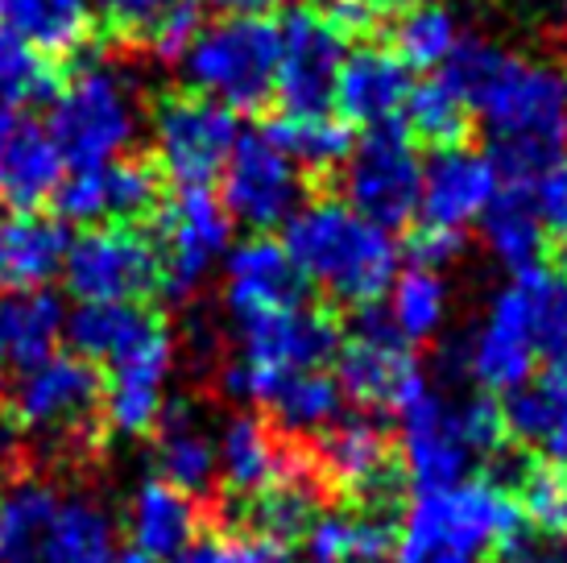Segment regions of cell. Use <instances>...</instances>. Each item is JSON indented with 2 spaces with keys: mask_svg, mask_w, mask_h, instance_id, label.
I'll return each mask as SVG.
<instances>
[{
  "mask_svg": "<svg viewBox=\"0 0 567 563\" xmlns=\"http://www.w3.org/2000/svg\"><path fill=\"white\" fill-rule=\"evenodd\" d=\"M443 83L488 129V162L505 187H535L567 157V75L547 63L488 47L481 38L456 42L443 63Z\"/></svg>",
  "mask_w": 567,
  "mask_h": 563,
  "instance_id": "obj_1",
  "label": "cell"
},
{
  "mask_svg": "<svg viewBox=\"0 0 567 563\" xmlns=\"http://www.w3.org/2000/svg\"><path fill=\"white\" fill-rule=\"evenodd\" d=\"M282 245L307 286L352 307L378 303L398 278L394 236L352 212L344 199L302 204L286 219Z\"/></svg>",
  "mask_w": 567,
  "mask_h": 563,
  "instance_id": "obj_2",
  "label": "cell"
},
{
  "mask_svg": "<svg viewBox=\"0 0 567 563\" xmlns=\"http://www.w3.org/2000/svg\"><path fill=\"white\" fill-rule=\"evenodd\" d=\"M4 407L54 464H83L104 443V377L80 352H54L21 369Z\"/></svg>",
  "mask_w": 567,
  "mask_h": 563,
  "instance_id": "obj_3",
  "label": "cell"
},
{
  "mask_svg": "<svg viewBox=\"0 0 567 563\" xmlns=\"http://www.w3.org/2000/svg\"><path fill=\"white\" fill-rule=\"evenodd\" d=\"M47 133L66 166L75 171L125 157L142 133L137 79L121 63H104V59L83 63L50 100Z\"/></svg>",
  "mask_w": 567,
  "mask_h": 563,
  "instance_id": "obj_4",
  "label": "cell"
},
{
  "mask_svg": "<svg viewBox=\"0 0 567 563\" xmlns=\"http://www.w3.org/2000/svg\"><path fill=\"white\" fill-rule=\"evenodd\" d=\"M278 54H282L278 21L261 13L224 17L190 38V47L183 50V71L190 92L233 112H252L274 95Z\"/></svg>",
  "mask_w": 567,
  "mask_h": 563,
  "instance_id": "obj_5",
  "label": "cell"
},
{
  "mask_svg": "<svg viewBox=\"0 0 567 563\" xmlns=\"http://www.w3.org/2000/svg\"><path fill=\"white\" fill-rule=\"evenodd\" d=\"M514 531H522V510L509 489H502L497 481H460V485L419 493L398 539L447 547L476 560L485 551L493 555Z\"/></svg>",
  "mask_w": 567,
  "mask_h": 563,
  "instance_id": "obj_6",
  "label": "cell"
},
{
  "mask_svg": "<svg viewBox=\"0 0 567 563\" xmlns=\"http://www.w3.org/2000/svg\"><path fill=\"white\" fill-rule=\"evenodd\" d=\"M63 278L80 303H142L162 290L158 245L137 224H95L66 245Z\"/></svg>",
  "mask_w": 567,
  "mask_h": 563,
  "instance_id": "obj_7",
  "label": "cell"
},
{
  "mask_svg": "<svg viewBox=\"0 0 567 563\" xmlns=\"http://www.w3.org/2000/svg\"><path fill=\"white\" fill-rule=\"evenodd\" d=\"M150 129H154V154H158L154 166L178 187H207L240 141L237 112L199 92L162 95L150 112Z\"/></svg>",
  "mask_w": 567,
  "mask_h": 563,
  "instance_id": "obj_8",
  "label": "cell"
},
{
  "mask_svg": "<svg viewBox=\"0 0 567 563\" xmlns=\"http://www.w3.org/2000/svg\"><path fill=\"white\" fill-rule=\"evenodd\" d=\"M419 199H423V166L410 145L406 125L390 121L369 129L344 162V204L373 219L378 228L394 233L419 216Z\"/></svg>",
  "mask_w": 567,
  "mask_h": 563,
  "instance_id": "obj_9",
  "label": "cell"
},
{
  "mask_svg": "<svg viewBox=\"0 0 567 563\" xmlns=\"http://www.w3.org/2000/svg\"><path fill=\"white\" fill-rule=\"evenodd\" d=\"M340 390L364 410H402L426 390L406 340L394 331L385 307L369 303L352 315V345L340 352Z\"/></svg>",
  "mask_w": 567,
  "mask_h": 563,
  "instance_id": "obj_10",
  "label": "cell"
},
{
  "mask_svg": "<svg viewBox=\"0 0 567 563\" xmlns=\"http://www.w3.org/2000/svg\"><path fill=\"white\" fill-rule=\"evenodd\" d=\"M154 219L162 224L154 240L162 257V290L171 298H190L207 282L212 266L228 257L233 216L224 212L220 195L207 187H183Z\"/></svg>",
  "mask_w": 567,
  "mask_h": 563,
  "instance_id": "obj_11",
  "label": "cell"
},
{
  "mask_svg": "<svg viewBox=\"0 0 567 563\" xmlns=\"http://www.w3.org/2000/svg\"><path fill=\"white\" fill-rule=\"evenodd\" d=\"M220 204L237 224L269 233L302 207V171L266 133H249L224 162Z\"/></svg>",
  "mask_w": 567,
  "mask_h": 563,
  "instance_id": "obj_12",
  "label": "cell"
},
{
  "mask_svg": "<svg viewBox=\"0 0 567 563\" xmlns=\"http://www.w3.org/2000/svg\"><path fill=\"white\" fill-rule=\"evenodd\" d=\"M278 33H282V54H278L274 95L282 100L286 116L331 112L336 79L344 63V33L331 25L328 13H316V9L286 13Z\"/></svg>",
  "mask_w": 567,
  "mask_h": 563,
  "instance_id": "obj_13",
  "label": "cell"
},
{
  "mask_svg": "<svg viewBox=\"0 0 567 563\" xmlns=\"http://www.w3.org/2000/svg\"><path fill=\"white\" fill-rule=\"evenodd\" d=\"M166 204L162 195V171L145 157H116L104 166L75 171L54 191L59 216L95 228V224H137L154 219Z\"/></svg>",
  "mask_w": 567,
  "mask_h": 563,
  "instance_id": "obj_14",
  "label": "cell"
},
{
  "mask_svg": "<svg viewBox=\"0 0 567 563\" xmlns=\"http://www.w3.org/2000/svg\"><path fill=\"white\" fill-rule=\"evenodd\" d=\"M311 460L323 489L352 498L357 510H390V498L402 485L390 436L369 419H336Z\"/></svg>",
  "mask_w": 567,
  "mask_h": 563,
  "instance_id": "obj_15",
  "label": "cell"
},
{
  "mask_svg": "<svg viewBox=\"0 0 567 563\" xmlns=\"http://www.w3.org/2000/svg\"><path fill=\"white\" fill-rule=\"evenodd\" d=\"M240 360L274 373H311L340 352V324L319 307H286L240 319Z\"/></svg>",
  "mask_w": 567,
  "mask_h": 563,
  "instance_id": "obj_16",
  "label": "cell"
},
{
  "mask_svg": "<svg viewBox=\"0 0 567 563\" xmlns=\"http://www.w3.org/2000/svg\"><path fill=\"white\" fill-rule=\"evenodd\" d=\"M171 369H174V336L162 324L128 357L109 365V381H104V427H112L116 436L125 439L150 436L162 407H166Z\"/></svg>",
  "mask_w": 567,
  "mask_h": 563,
  "instance_id": "obj_17",
  "label": "cell"
},
{
  "mask_svg": "<svg viewBox=\"0 0 567 563\" xmlns=\"http://www.w3.org/2000/svg\"><path fill=\"white\" fill-rule=\"evenodd\" d=\"M216 460H220V477L228 485V505L257 498L261 489L278 485L311 464V455H302L278 427H269L257 414H237L224 422Z\"/></svg>",
  "mask_w": 567,
  "mask_h": 563,
  "instance_id": "obj_18",
  "label": "cell"
},
{
  "mask_svg": "<svg viewBox=\"0 0 567 563\" xmlns=\"http://www.w3.org/2000/svg\"><path fill=\"white\" fill-rule=\"evenodd\" d=\"M398 414H402V464L419 493L460 485L473 464V452L460 439L456 407H447L440 393L423 390Z\"/></svg>",
  "mask_w": 567,
  "mask_h": 563,
  "instance_id": "obj_19",
  "label": "cell"
},
{
  "mask_svg": "<svg viewBox=\"0 0 567 563\" xmlns=\"http://www.w3.org/2000/svg\"><path fill=\"white\" fill-rule=\"evenodd\" d=\"M63 154L30 112L0 104V207L33 212L63 183Z\"/></svg>",
  "mask_w": 567,
  "mask_h": 563,
  "instance_id": "obj_20",
  "label": "cell"
},
{
  "mask_svg": "<svg viewBox=\"0 0 567 563\" xmlns=\"http://www.w3.org/2000/svg\"><path fill=\"white\" fill-rule=\"evenodd\" d=\"M497 191H502V174L488 162V154H476L468 145L435 150V157L423 166L419 212H423V224L464 233V224L485 216Z\"/></svg>",
  "mask_w": 567,
  "mask_h": 563,
  "instance_id": "obj_21",
  "label": "cell"
},
{
  "mask_svg": "<svg viewBox=\"0 0 567 563\" xmlns=\"http://www.w3.org/2000/svg\"><path fill=\"white\" fill-rule=\"evenodd\" d=\"M228 282H224V295H228V311L233 319H257V315H274L286 307H299L302 303V274L295 269L286 245H278L274 236L252 233L249 240H240L237 249H228Z\"/></svg>",
  "mask_w": 567,
  "mask_h": 563,
  "instance_id": "obj_22",
  "label": "cell"
},
{
  "mask_svg": "<svg viewBox=\"0 0 567 563\" xmlns=\"http://www.w3.org/2000/svg\"><path fill=\"white\" fill-rule=\"evenodd\" d=\"M410 66L398 59L394 50L381 47H361L344 54L340 63V79H336V109L348 125H390L398 121V112L406 109L410 95Z\"/></svg>",
  "mask_w": 567,
  "mask_h": 563,
  "instance_id": "obj_23",
  "label": "cell"
},
{
  "mask_svg": "<svg viewBox=\"0 0 567 563\" xmlns=\"http://www.w3.org/2000/svg\"><path fill=\"white\" fill-rule=\"evenodd\" d=\"M125 531L133 551L150 555L154 563L178 560L183 551L199 539L204 531V514H199V498H190L183 489H174L162 477H150L137 493L128 498Z\"/></svg>",
  "mask_w": 567,
  "mask_h": 563,
  "instance_id": "obj_24",
  "label": "cell"
},
{
  "mask_svg": "<svg viewBox=\"0 0 567 563\" xmlns=\"http://www.w3.org/2000/svg\"><path fill=\"white\" fill-rule=\"evenodd\" d=\"M150 436H154V469L162 481H171L174 489H183L190 498H204L216 489L220 460H216V443L204 431L195 402L166 398Z\"/></svg>",
  "mask_w": 567,
  "mask_h": 563,
  "instance_id": "obj_25",
  "label": "cell"
},
{
  "mask_svg": "<svg viewBox=\"0 0 567 563\" xmlns=\"http://www.w3.org/2000/svg\"><path fill=\"white\" fill-rule=\"evenodd\" d=\"M493 311L505 315L526 336L535 357H567V278L547 266L514 274V282L493 298Z\"/></svg>",
  "mask_w": 567,
  "mask_h": 563,
  "instance_id": "obj_26",
  "label": "cell"
},
{
  "mask_svg": "<svg viewBox=\"0 0 567 563\" xmlns=\"http://www.w3.org/2000/svg\"><path fill=\"white\" fill-rule=\"evenodd\" d=\"M95 13L112 38L158 59H183L199 33V0H95Z\"/></svg>",
  "mask_w": 567,
  "mask_h": 563,
  "instance_id": "obj_27",
  "label": "cell"
},
{
  "mask_svg": "<svg viewBox=\"0 0 567 563\" xmlns=\"http://www.w3.org/2000/svg\"><path fill=\"white\" fill-rule=\"evenodd\" d=\"M66 233L54 219L38 212H9L0 216V290L30 295L47 290L54 274H63Z\"/></svg>",
  "mask_w": 567,
  "mask_h": 563,
  "instance_id": "obj_28",
  "label": "cell"
},
{
  "mask_svg": "<svg viewBox=\"0 0 567 563\" xmlns=\"http://www.w3.org/2000/svg\"><path fill=\"white\" fill-rule=\"evenodd\" d=\"M0 30L21 38L42 59H71L95 33L92 0H4Z\"/></svg>",
  "mask_w": 567,
  "mask_h": 563,
  "instance_id": "obj_29",
  "label": "cell"
},
{
  "mask_svg": "<svg viewBox=\"0 0 567 563\" xmlns=\"http://www.w3.org/2000/svg\"><path fill=\"white\" fill-rule=\"evenodd\" d=\"M162 324L166 319L142 303H80V311L66 319V336H71V348L100 369L128 357Z\"/></svg>",
  "mask_w": 567,
  "mask_h": 563,
  "instance_id": "obj_30",
  "label": "cell"
},
{
  "mask_svg": "<svg viewBox=\"0 0 567 563\" xmlns=\"http://www.w3.org/2000/svg\"><path fill=\"white\" fill-rule=\"evenodd\" d=\"M0 493H4L0 498V563H42L59 505H63L59 485L25 472Z\"/></svg>",
  "mask_w": 567,
  "mask_h": 563,
  "instance_id": "obj_31",
  "label": "cell"
},
{
  "mask_svg": "<svg viewBox=\"0 0 567 563\" xmlns=\"http://www.w3.org/2000/svg\"><path fill=\"white\" fill-rule=\"evenodd\" d=\"M319 498H323V481H319L316 460H311L302 472L286 477L278 485L261 489L257 498L228 505V510H233V518L240 522V531L290 543V539H299V534L311 531V522L319 518Z\"/></svg>",
  "mask_w": 567,
  "mask_h": 563,
  "instance_id": "obj_32",
  "label": "cell"
},
{
  "mask_svg": "<svg viewBox=\"0 0 567 563\" xmlns=\"http://www.w3.org/2000/svg\"><path fill=\"white\" fill-rule=\"evenodd\" d=\"M398 547V522L390 510H336L319 514L307 531V563L385 560Z\"/></svg>",
  "mask_w": 567,
  "mask_h": 563,
  "instance_id": "obj_33",
  "label": "cell"
},
{
  "mask_svg": "<svg viewBox=\"0 0 567 563\" xmlns=\"http://www.w3.org/2000/svg\"><path fill=\"white\" fill-rule=\"evenodd\" d=\"M505 427L514 439L538 443L555 464H567V357L551 360L535 386H522L505 402Z\"/></svg>",
  "mask_w": 567,
  "mask_h": 563,
  "instance_id": "obj_34",
  "label": "cell"
},
{
  "mask_svg": "<svg viewBox=\"0 0 567 563\" xmlns=\"http://www.w3.org/2000/svg\"><path fill=\"white\" fill-rule=\"evenodd\" d=\"M485 240L493 257L509 266L514 274L530 266H543L547 253V228H543V212H538L535 187H505L485 212Z\"/></svg>",
  "mask_w": 567,
  "mask_h": 563,
  "instance_id": "obj_35",
  "label": "cell"
},
{
  "mask_svg": "<svg viewBox=\"0 0 567 563\" xmlns=\"http://www.w3.org/2000/svg\"><path fill=\"white\" fill-rule=\"evenodd\" d=\"M535 360L538 357L535 348L526 345V336L505 315L488 307V319L468 348V369H473L476 386L485 393H518L535 373Z\"/></svg>",
  "mask_w": 567,
  "mask_h": 563,
  "instance_id": "obj_36",
  "label": "cell"
},
{
  "mask_svg": "<svg viewBox=\"0 0 567 563\" xmlns=\"http://www.w3.org/2000/svg\"><path fill=\"white\" fill-rule=\"evenodd\" d=\"M116 555V522L104 501L71 493L59 505L42 563H109Z\"/></svg>",
  "mask_w": 567,
  "mask_h": 563,
  "instance_id": "obj_37",
  "label": "cell"
},
{
  "mask_svg": "<svg viewBox=\"0 0 567 563\" xmlns=\"http://www.w3.org/2000/svg\"><path fill=\"white\" fill-rule=\"evenodd\" d=\"M266 137L299 171L316 174L344 166L348 154H352V129H348L344 116H331V112H319V116H286L282 112L274 125H266Z\"/></svg>",
  "mask_w": 567,
  "mask_h": 563,
  "instance_id": "obj_38",
  "label": "cell"
},
{
  "mask_svg": "<svg viewBox=\"0 0 567 563\" xmlns=\"http://www.w3.org/2000/svg\"><path fill=\"white\" fill-rule=\"evenodd\" d=\"M344 390L328 373H282L278 386L269 390L266 410H274V422L282 436H302V431H328L340 419Z\"/></svg>",
  "mask_w": 567,
  "mask_h": 563,
  "instance_id": "obj_39",
  "label": "cell"
},
{
  "mask_svg": "<svg viewBox=\"0 0 567 563\" xmlns=\"http://www.w3.org/2000/svg\"><path fill=\"white\" fill-rule=\"evenodd\" d=\"M0 331H4V352L13 357L17 369H30L38 360L54 357V345L66 331L63 303L47 290L17 295L0 307Z\"/></svg>",
  "mask_w": 567,
  "mask_h": 563,
  "instance_id": "obj_40",
  "label": "cell"
},
{
  "mask_svg": "<svg viewBox=\"0 0 567 563\" xmlns=\"http://www.w3.org/2000/svg\"><path fill=\"white\" fill-rule=\"evenodd\" d=\"M468 121L473 112L460 100L443 79H426L419 88H410L406 95V133L426 141L431 150H452L464 145L468 137Z\"/></svg>",
  "mask_w": 567,
  "mask_h": 563,
  "instance_id": "obj_41",
  "label": "cell"
},
{
  "mask_svg": "<svg viewBox=\"0 0 567 563\" xmlns=\"http://www.w3.org/2000/svg\"><path fill=\"white\" fill-rule=\"evenodd\" d=\"M390 290H394V295H390L385 315H390V324H394V331L406 340V345H414V340H431V336L443 328L447 290H443L440 274L410 266L402 278H394Z\"/></svg>",
  "mask_w": 567,
  "mask_h": 563,
  "instance_id": "obj_42",
  "label": "cell"
},
{
  "mask_svg": "<svg viewBox=\"0 0 567 563\" xmlns=\"http://www.w3.org/2000/svg\"><path fill=\"white\" fill-rule=\"evenodd\" d=\"M456 17L443 4H414L394 21V54L414 71L443 66L456 50Z\"/></svg>",
  "mask_w": 567,
  "mask_h": 563,
  "instance_id": "obj_43",
  "label": "cell"
},
{
  "mask_svg": "<svg viewBox=\"0 0 567 563\" xmlns=\"http://www.w3.org/2000/svg\"><path fill=\"white\" fill-rule=\"evenodd\" d=\"M33 100H54V66L21 38L0 30V104L21 109Z\"/></svg>",
  "mask_w": 567,
  "mask_h": 563,
  "instance_id": "obj_44",
  "label": "cell"
},
{
  "mask_svg": "<svg viewBox=\"0 0 567 563\" xmlns=\"http://www.w3.org/2000/svg\"><path fill=\"white\" fill-rule=\"evenodd\" d=\"M518 510L535 522V531L567 539V464L547 460V464L522 469Z\"/></svg>",
  "mask_w": 567,
  "mask_h": 563,
  "instance_id": "obj_45",
  "label": "cell"
},
{
  "mask_svg": "<svg viewBox=\"0 0 567 563\" xmlns=\"http://www.w3.org/2000/svg\"><path fill=\"white\" fill-rule=\"evenodd\" d=\"M174 563H295V555L278 539L233 531V534H216V539L199 534Z\"/></svg>",
  "mask_w": 567,
  "mask_h": 563,
  "instance_id": "obj_46",
  "label": "cell"
},
{
  "mask_svg": "<svg viewBox=\"0 0 567 563\" xmlns=\"http://www.w3.org/2000/svg\"><path fill=\"white\" fill-rule=\"evenodd\" d=\"M456 427L464 448L473 455H497L509 443V427H505V407L493 393H476L468 402L456 407Z\"/></svg>",
  "mask_w": 567,
  "mask_h": 563,
  "instance_id": "obj_47",
  "label": "cell"
},
{
  "mask_svg": "<svg viewBox=\"0 0 567 563\" xmlns=\"http://www.w3.org/2000/svg\"><path fill=\"white\" fill-rule=\"evenodd\" d=\"M406 253H410V266L414 269H431V274H435V269L452 266L460 253H464V233L423 224V228H414V233H410Z\"/></svg>",
  "mask_w": 567,
  "mask_h": 563,
  "instance_id": "obj_48",
  "label": "cell"
},
{
  "mask_svg": "<svg viewBox=\"0 0 567 563\" xmlns=\"http://www.w3.org/2000/svg\"><path fill=\"white\" fill-rule=\"evenodd\" d=\"M493 563H567V539L547 531H514L493 551Z\"/></svg>",
  "mask_w": 567,
  "mask_h": 563,
  "instance_id": "obj_49",
  "label": "cell"
},
{
  "mask_svg": "<svg viewBox=\"0 0 567 563\" xmlns=\"http://www.w3.org/2000/svg\"><path fill=\"white\" fill-rule=\"evenodd\" d=\"M25 464H30V439L17 427L9 407L0 402V489H9L17 477H25Z\"/></svg>",
  "mask_w": 567,
  "mask_h": 563,
  "instance_id": "obj_50",
  "label": "cell"
},
{
  "mask_svg": "<svg viewBox=\"0 0 567 563\" xmlns=\"http://www.w3.org/2000/svg\"><path fill=\"white\" fill-rule=\"evenodd\" d=\"M535 199L543 212V224H551L567 236V157H559L551 171L535 183Z\"/></svg>",
  "mask_w": 567,
  "mask_h": 563,
  "instance_id": "obj_51",
  "label": "cell"
},
{
  "mask_svg": "<svg viewBox=\"0 0 567 563\" xmlns=\"http://www.w3.org/2000/svg\"><path fill=\"white\" fill-rule=\"evenodd\" d=\"M212 9H224V13L233 17H245V13H266L269 4H278V0H207Z\"/></svg>",
  "mask_w": 567,
  "mask_h": 563,
  "instance_id": "obj_52",
  "label": "cell"
},
{
  "mask_svg": "<svg viewBox=\"0 0 567 563\" xmlns=\"http://www.w3.org/2000/svg\"><path fill=\"white\" fill-rule=\"evenodd\" d=\"M414 4H423V0H373V9H378L385 21L398 13H406V9H414Z\"/></svg>",
  "mask_w": 567,
  "mask_h": 563,
  "instance_id": "obj_53",
  "label": "cell"
},
{
  "mask_svg": "<svg viewBox=\"0 0 567 563\" xmlns=\"http://www.w3.org/2000/svg\"><path fill=\"white\" fill-rule=\"evenodd\" d=\"M109 563H154V560H150V555H142V551L128 547V551H116V555H112Z\"/></svg>",
  "mask_w": 567,
  "mask_h": 563,
  "instance_id": "obj_54",
  "label": "cell"
},
{
  "mask_svg": "<svg viewBox=\"0 0 567 563\" xmlns=\"http://www.w3.org/2000/svg\"><path fill=\"white\" fill-rule=\"evenodd\" d=\"M559 266H564V278H567V249L559 253Z\"/></svg>",
  "mask_w": 567,
  "mask_h": 563,
  "instance_id": "obj_55",
  "label": "cell"
},
{
  "mask_svg": "<svg viewBox=\"0 0 567 563\" xmlns=\"http://www.w3.org/2000/svg\"><path fill=\"white\" fill-rule=\"evenodd\" d=\"M0 357H4V331H0Z\"/></svg>",
  "mask_w": 567,
  "mask_h": 563,
  "instance_id": "obj_56",
  "label": "cell"
},
{
  "mask_svg": "<svg viewBox=\"0 0 567 563\" xmlns=\"http://www.w3.org/2000/svg\"><path fill=\"white\" fill-rule=\"evenodd\" d=\"M357 563H385V560H357Z\"/></svg>",
  "mask_w": 567,
  "mask_h": 563,
  "instance_id": "obj_57",
  "label": "cell"
},
{
  "mask_svg": "<svg viewBox=\"0 0 567 563\" xmlns=\"http://www.w3.org/2000/svg\"><path fill=\"white\" fill-rule=\"evenodd\" d=\"M299 4H311V0H299Z\"/></svg>",
  "mask_w": 567,
  "mask_h": 563,
  "instance_id": "obj_58",
  "label": "cell"
},
{
  "mask_svg": "<svg viewBox=\"0 0 567 563\" xmlns=\"http://www.w3.org/2000/svg\"><path fill=\"white\" fill-rule=\"evenodd\" d=\"M0 4H4V0H0Z\"/></svg>",
  "mask_w": 567,
  "mask_h": 563,
  "instance_id": "obj_59",
  "label": "cell"
}]
</instances>
